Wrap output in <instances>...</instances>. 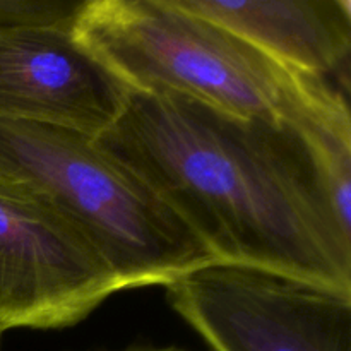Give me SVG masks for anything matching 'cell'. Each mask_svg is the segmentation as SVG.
Wrapping results in <instances>:
<instances>
[{"instance_id":"obj_6","label":"cell","mask_w":351,"mask_h":351,"mask_svg":"<svg viewBox=\"0 0 351 351\" xmlns=\"http://www.w3.org/2000/svg\"><path fill=\"white\" fill-rule=\"evenodd\" d=\"M130 86L74 29H0V120L98 137L125 108Z\"/></svg>"},{"instance_id":"obj_9","label":"cell","mask_w":351,"mask_h":351,"mask_svg":"<svg viewBox=\"0 0 351 351\" xmlns=\"http://www.w3.org/2000/svg\"><path fill=\"white\" fill-rule=\"evenodd\" d=\"M123 351H187L184 348H177V346H134V348H127Z\"/></svg>"},{"instance_id":"obj_2","label":"cell","mask_w":351,"mask_h":351,"mask_svg":"<svg viewBox=\"0 0 351 351\" xmlns=\"http://www.w3.org/2000/svg\"><path fill=\"white\" fill-rule=\"evenodd\" d=\"M74 34L130 89L175 93L243 119L288 123L314 146L351 139L345 93L175 0H86Z\"/></svg>"},{"instance_id":"obj_8","label":"cell","mask_w":351,"mask_h":351,"mask_svg":"<svg viewBox=\"0 0 351 351\" xmlns=\"http://www.w3.org/2000/svg\"><path fill=\"white\" fill-rule=\"evenodd\" d=\"M86 0H0V29L64 27L74 24Z\"/></svg>"},{"instance_id":"obj_5","label":"cell","mask_w":351,"mask_h":351,"mask_svg":"<svg viewBox=\"0 0 351 351\" xmlns=\"http://www.w3.org/2000/svg\"><path fill=\"white\" fill-rule=\"evenodd\" d=\"M119 283L88 242L50 208L0 182V329L77 324Z\"/></svg>"},{"instance_id":"obj_7","label":"cell","mask_w":351,"mask_h":351,"mask_svg":"<svg viewBox=\"0 0 351 351\" xmlns=\"http://www.w3.org/2000/svg\"><path fill=\"white\" fill-rule=\"evenodd\" d=\"M273 57L314 77L335 75L348 91L350 0H175Z\"/></svg>"},{"instance_id":"obj_10","label":"cell","mask_w":351,"mask_h":351,"mask_svg":"<svg viewBox=\"0 0 351 351\" xmlns=\"http://www.w3.org/2000/svg\"><path fill=\"white\" fill-rule=\"evenodd\" d=\"M2 332L3 331H2V329H0V346H2Z\"/></svg>"},{"instance_id":"obj_1","label":"cell","mask_w":351,"mask_h":351,"mask_svg":"<svg viewBox=\"0 0 351 351\" xmlns=\"http://www.w3.org/2000/svg\"><path fill=\"white\" fill-rule=\"evenodd\" d=\"M95 141L153 189L216 263L351 295V228L317 149L297 127L130 89Z\"/></svg>"},{"instance_id":"obj_4","label":"cell","mask_w":351,"mask_h":351,"mask_svg":"<svg viewBox=\"0 0 351 351\" xmlns=\"http://www.w3.org/2000/svg\"><path fill=\"white\" fill-rule=\"evenodd\" d=\"M215 351H351V295L257 267L213 263L167 285Z\"/></svg>"},{"instance_id":"obj_3","label":"cell","mask_w":351,"mask_h":351,"mask_svg":"<svg viewBox=\"0 0 351 351\" xmlns=\"http://www.w3.org/2000/svg\"><path fill=\"white\" fill-rule=\"evenodd\" d=\"M0 182L65 219L101 257L120 290L167 287L216 263L153 189L89 134L0 120Z\"/></svg>"}]
</instances>
